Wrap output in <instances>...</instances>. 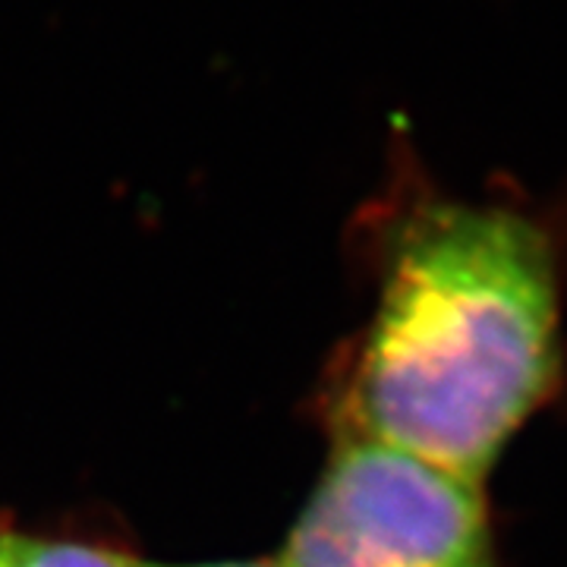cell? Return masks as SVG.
<instances>
[{
	"label": "cell",
	"mask_w": 567,
	"mask_h": 567,
	"mask_svg": "<svg viewBox=\"0 0 567 567\" xmlns=\"http://www.w3.org/2000/svg\"><path fill=\"white\" fill-rule=\"evenodd\" d=\"M353 379V432L483 483L558 369L546 230L505 205L423 199L398 227Z\"/></svg>",
	"instance_id": "1"
},
{
	"label": "cell",
	"mask_w": 567,
	"mask_h": 567,
	"mask_svg": "<svg viewBox=\"0 0 567 567\" xmlns=\"http://www.w3.org/2000/svg\"><path fill=\"white\" fill-rule=\"evenodd\" d=\"M284 567H495L483 483L350 432L293 524Z\"/></svg>",
	"instance_id": "2"
},
{
	"label": "cell",
	"mask_w": 567,
	"mask_h": 567,
	"mask_svg": "<svg viewBox=\"0 0 567 567\" xmlns=\"http://www.w3.org/2000/svg\"><path fill=\"white\" fill-rule=\"evenodd\" d=\"M0 567H136V558L80 543H54L0 529Z\"/></svg>",
	"instance_id": "3"
},
{
	"label": "cell",
	"mask_w": 567,
	"mask_h": 567,
	"mask_svg": "<svg viewBox=\"0 0 567 567\" xmlns=\"http://www.w3.org/2000/svg\"><path fill=\"white\" fill-rule=\"evenodd\" d=\"M136 567H186V565H155V561H136ZM189 567H284L281 561H230V565H189Z\"/></svg>",
	"instance_id": "4"
}]
</instances>
